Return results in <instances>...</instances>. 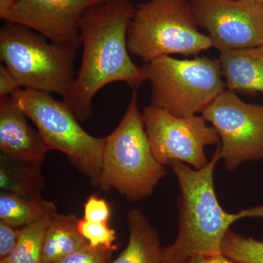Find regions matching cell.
<instances>
[{"label": "cell", "mask_w": 263, "mask_h": 263, "mask_svg": "<svg viewBox=\"0 0 263 263\" xmlns=\"http://www.w3.org/2000/svg\"><path fill=\"white\" fill-rule=\"evenodd\" d=\"M17 0H0V18H5L7 13L13 8Z\"/></svg>", "instance_id": "484cf974"}, {"label": "cell", "mask_w": 263, "mask_h": 263, "mask_svg": "<svg viewBox=\"0 0 263 263\" xmlns=\"http://www.w3.org/2000/svg\"><path fill=\"white\" fill-rule=\"evenodd\" d=\"M21 228L0 221V259L5 258L15 249L18 241Z\"/></svg>", "instance_id": "603a6c76"}, {"label": "cell", "mask_w": 263, "mask_h": 263, "mask_svg": "<svg viewBox=\"0 0 263 263\" xmlns=\"http://www.w3.org/2000/svg\"><path fill=\"white\" fill-rule=\"evenodd\" d=\"M136 9L128 0H105L90 7L81 19L82 60L73 84L63 97L79 122L91 117L95 96L107 85L124 82L137 89L147 81L127 47Z\"/></svg>", "instance_id": "6da1fadb"}, {"label": "cell", "mask_w": 263, "mask_h": 263, "mask_svg": "<svg viewBox=\"0 0 263 263\" xmlns=\"http://www.w3.org/2000/svg\"><path fill=\"white\" fill-rule=\"evenodd\" d=\"M167 171L156 160L133 91L125 114L106 137L99 187L136 202L149 197Z\"/></svg>", "instance_id": "3957f363"}, {"label": "cell", "mask_w": 263, "mask_h": 263, "mask_svg": "<svg viewBox=\"0 0 263 263\" xmlns=\"http://www.w3.org/2000/svg\"><path fill=\"white\" fill-rule=\"evenodd\" d=\"M221 254L237 263H263V241L245 238L229 230L221 243Z\"/></svg>", "instance_id": "d6986e66"}, {"label": "cell", "mask_w": 263, "mask_h": 263, "mask_svg": "<svg viewBox=\"0 0 263 263\" xmlns=\"http://www.w3.org/2000/svg\"><path fill=\"white\" fill-rule=\"evenodd\" d=\"M221 141V160L229 171L263 160V105L247 103L226 90L201 113Z\"/></svg>", "instance_id": "ba28073f"}, {"label": "cell", "mask_w": 263, "mask_h": 263, "mask_svg": "<svg viewBox=\"0 0 263 263\" xmlns=\"http://www.w3.org/2000/svg\"><path fill=\"white\" fill-rule=\"evenodd\" d=\"M110 215V207L103 198L93 195L84 203V219L86 220L108 224Z\"/></svg>", "instance_id": "7402d4cb"}, {"label": "cell", "mask_w": 263, "mask_h": 263, "mask_svg": "<svg viewBox=\"0 0 263 263\" xmlns=\"http://www.w3.org/2000/svg\"><path fill=\"white\" fill-rule=\"evenodd\" d=\"M114 250L88 245L61 259L50 263H110Z\"/></svg>", "instance_id": "44dd1931"}, {"label": "cell", "mask_w": 263, "mask_h": 263, "mask_svg": "<svg viewBox=\"0 0 263 263\" xmlns=\"http://www.w3.org/2000/svg\"><path fill=\"white\" fill-rule=\"evenodd\" d=\"M79 218L73 214H54L43 238V263H50L89 245L78 229Z\"/></svg>", "instance_id": "9a60e30c"}, {"label": "cell", "mask_w": 263, "mask_h": 263, "mask_svg": "<svg viewBox=\"0 0 263 263\" xmlns=\"http://www.w3.org/2000/svg\"><path fill=\"white\" fill-rule=\"evenodd\" d=\"M187 263H237L227 258L224 256L212 257V258H197L190 261Z\"/></svg>", "instance_id": "d4e9b609"}, {"label": "cell", "mask_w": 263, "mask_h": 263, "mask_svg": "<svg viewBox=\"0 0 263 263\" xmlns=\"http://www.w3.org/2000/svg\"><path fill=\"white\" fill-rule=\"evenodd\" d=\"M152 86L151 105L178 117L201 114L226 90L219 60L162 56L142 67Z\"/></svg>", "instance_id": "8992f818"}, {"label": "cell", "mask_w": 263, "mask_h": 263, "mask_svg": "<svg viewBox=\"0 0 263 263\" xmlns=\"http://www.w3.org/2000/svg\"><path fill=\"white\" fill-rule=\"evenodd\" d=\"M142 117L152 152L160 164L179 161L196 170L209 164L205 148L219 143L220 138L202 116L178 117L149 105Z\"/></svg>", "instance_id": "9c48e42d"}, {"label": "cell", "mask_w": 263, "mask_h": 263, "mask_svg": "<svg viewBox=\"0 0 263 263\" xmlns=\"http://www.w3.org/2000/svg\"><path fill=\"white\" fill-rule=\"evenodd\" d=\"M41 166V164L14 160L0 154L1 191L30 198L41 197L45 188Z\"/></svg>", "instance_id": "2e32d148"}, {"label": "cell", "mask_w": 263, "mask_h": 263, "mask_svg": "<svg viewBox=\"0 0 263 263\" xmlns=\"http://www.w3.org/2000/svg\"><path fill=\"white\" fill-rule=\"evenodd\" d=\"M53 216L21 228L18 243L8 257L0 259V263H43V238Z\"/></svg>", "instance_id": "ac0fdd59"}, {"label": "cell", "mask_w": 263, "mask_h": 263, "mask_svg": "<svg viewBox=\"0 0 263 263\" xmlns=\"http://www.w3.org/2000/svg\"><path fill=\"white\" fill-rule=\"evenodd\" d=\"M221 160L219 148L204 168L173 161L169 164L178 180L179 231L172 245L163 248L165 263H187L197 258H212L221 254V243L230 227L245 217H263V206L230 214L216 197L214 172Z\"/></svg>", "instance_id": "7a4b0ae2"}, {"label": "cell", "mask_w": 263, "mask_h": 263, "mask_svg": "<svg viewBox=\"0 0 263 263\" xmlns=\"http://www.w3.org/2000/svg\"><path fill=\"white\" fill-rule=\"evenodd\" d=\"M129 237L127 247L110 263H165L158 233L141 209L127 216Z\"/></svg>", "instance_id": "5bb4252c"}, {"label": "cell", "mask_w": 263, "mask_h": 263, "mask_svg": "<svg viewBox=\"0 0 263 263\" xmlns=\"http://www.w3.org/2000/svg\"><path fill=\"white\" fill-rule=\"evenodd\" d=\"M5 22L0 29V57L21 87L65 96L77 74L79 48L49 42L28 27Z\"/></svg>", "instance_id": "277c9868"}, {"label": "cell", "mask_w": 263, "mask_h": 263, "mask_svg": "<svg viewBox=\"0 0 263 263\" xmlns=\"http://www.w3.org/2000/svg\"><path fill=\"white\" fill-rule=\"evenodd\" d=\"M54 202L42 197H25L1 191L0 194V221L22 228L36 222L46 216L56 214Z\"/></svg>", "instance_id": "e0dca14e"}, {"label": "cell", "mask_w": 263, "mask_h": 263, "mask_svg": "<svg viewBox=\"0 0 263 263\" xmlns=\"http://www.w3.org/2000/svg\"><path fill=\"white\" fill-rule=\"evenodd\" d=\"M219 61L228 90L263 95V45L221 52Z\"/></svg>", "instance_id": "4fadbf2b"}, {"label": "cell", "mask_w": 263, "mask_h": 263, "mask_svg": "<svg viewBox=\"0 0 263 263\" xmlns=\"http://www.w3.org/2000/svg\"><path fill=\"white\" fill-rule=\"evenodd\" d=\"M127 47L147 63L171 54L197 56L213 43L199 30L190 0H149L136 6Z\"/></svg>", "instance_id": "5b68a950"}, {"label": "cell", "mask_w": 263, "mask_h": 263, "mask_svg": "<svg viewBox=\"0 0 263 263\" xmlns=\"http://www.w3.org/2000/svg\"><path fill=\"white\" fill-rule=\"evenodd\" d=\"M12 97L0 98V150L14 160L43 164L49 151Z\"/></svg>", "instance_id": "7c38bea8"}, {"label": "cell", "mask_w": 263, "mask_h": 263, "mask_svg": "<svg viewBox=\"0 0 263 263\" xmlns=\"http://www.w3.org/2000/svg\"><path fill=\"white\" fill-rule=\"evenodd\" d=\"M252 1L257 2V3H262L263 4V0H252Z\"/></svg>", "instance_id": "4316f807"}, {"label": "cell", "mask_w": 263, "mask_h": 263, "mask_svg": "<svg viewBox=\"0 0 263 263\" xmlns=\"http://www.w3.org/2000/svg\"><path fill=\"white\" fill-rule=\"evenodd\" d=\"M78 229L91 247H104L114 251L118 248L115 245L117 233L108 224L92 222L83 218L79 219Z\"/></svg>", "instance_id": "ffe728a7"}, {"label": "cell", "mask_w": 263, "mask_h": 263, "mask_svg": "<svg viewBox=\"0 0 263 263\" xmlns=\"http://www.w3.org/2000/svg\"><path fill=\"white\" fill-rule=\"evenodd\" d=\"M11 97L35 124L49 149L65 154L91 184L99 187L106 137L88 133L70 107L50 93L21 88Z\"/></svg>", "instance_id": "52a82bcc"}, {"label": "cell", "mask_w": 263, "mask_h": 263, "mask_svg": "<svg viewBox=\"0 0 263 263\" xmlns=\"http://www.w3.org/2000/svg\"><path fill=\"white\" fill-rule=\"evenodd\" d=\"M105 0H17L3 21L21 24L48 41L81 46V19L90 7Z\"/></svg>", "instance_id": "8fae6325"}, {"label": "cell", "mask_w": 263, "mask_h": 263, "mask_svg": "<svg viewBox=\"0 0 263 263\" xmlns=\"http://www.w3.org/2000/svg\"><path fill=\"white\" fill-rule=\"evenodd\" d=\"M20 84L6 66L0 65V98L11 96L17 90L21 89Z\"/></svg>", "instance_id": "cb8c5ba5"}, {"label": "cell", "mask_w": 263, "mask_h": 263, "mask_svg": "<svg viewBox=\"0 0 263 263\" xmlns=\"http://www.w3.org/2000/svg\"><path fill=\"white\" fill-rule=\"evenodd\" d=\"M199 27L223 52L263 45V4L252 0H190Z\"/></svg>", "instance_id": "30bf717a"}]
</instances>
